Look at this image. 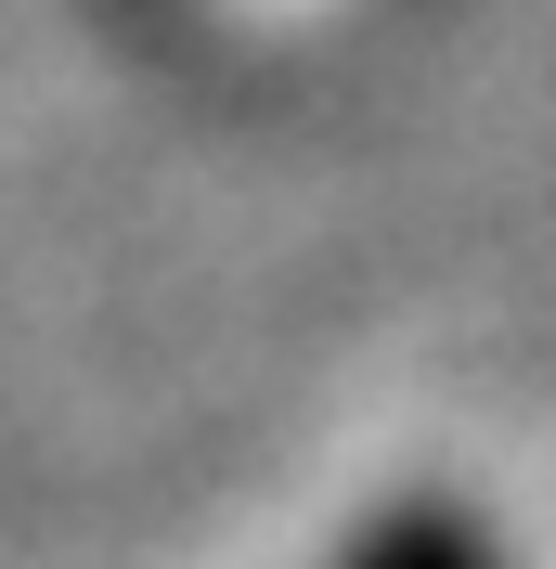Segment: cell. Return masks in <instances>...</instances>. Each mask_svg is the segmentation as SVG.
<instances>
[{
  "mask_svg": "<svg viewBox=\"0 0 556 569\" xmlns=\"http://www.w3.org/2000/svg\"><path fill=\"white\" fill-rule=\"evenodd\" d=\"M324 569H505V531H492L479 505H453V492H401V505H376Z\"/></svg>",
  "mask_w": 556,
  "mask_h": 569,
  "instance_id": "cell-1",
  "label": "cell"
}]
</instances>
